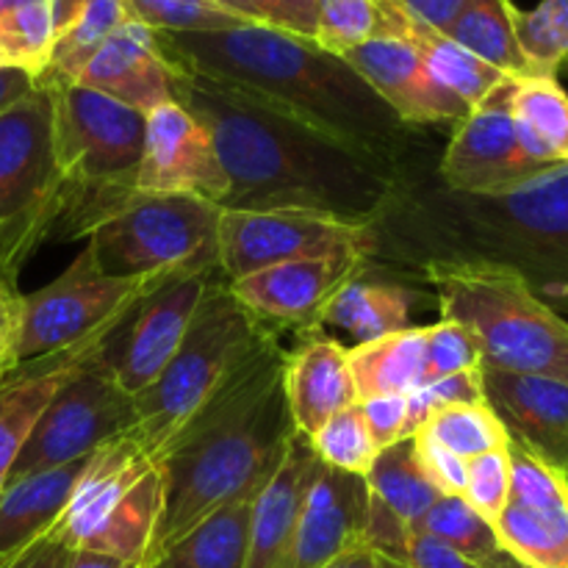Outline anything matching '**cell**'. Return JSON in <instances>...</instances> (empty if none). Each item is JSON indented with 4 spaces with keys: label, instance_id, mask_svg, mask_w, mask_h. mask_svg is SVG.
Wrapping results in <instances>:
<instances>
[{
    "label": "cell",
    "instance_id": "52a82bcc",
    "mask_svg": "<svg viewBox=\"0 0 568 568\" xmlns=\"http://www.w3.org/2000/svg\"><path fill=\"white\" fill-rule=\"evenodd\" d=\"M161 516L164 469L128 430L89 455L53 532L70 549L148 568Z\"/></svg>",
    "mask_w": 568,
    "mask_h": 568
},
{
    "label": "cell",
    "instance_id": "db71d44e",
    "mask_svg": "<svg viewBox=\"0 0 568 568\" xmlns=\"http://www.w3.org/2000/svg\"><path fill=\"white\" fill-rule=\"evenodd\" d=\"M205 3L216 6V9L227 11V14L239 17V20L244 22H261V17L255 14V9L247 3V0H205ZM261 26H264V22H261Z\"/></svg>",
    "mask_w": 568,
    "mask_h": 568
},
{
    "label": "cell",
    "instance_id": "f6af8a7d",
    "mask_svg": "<svg viewBox=\"0 0 568 568\" xmlns=\"http://www.w3.org/2000/svg\"><path fill=\"white\" fill-rule=\"evenodd\" d=\"M247 3L253 6L264 26L314 42L320 0H247Z\"/></svg>",
    "mask_w": 568,
    "mask_h": 568
},
{
    "label": "cell",
    "instance_id": "4fadbf2b",
    "mask_svg": "<svg viewBox=\"0 0 568 568\" xmlns=\"http://www.w3.org/2000/svg\"><path fill=\"white\" fill-rule=\"evenodd\" d=\"M510 94L514 78L499 83L455 125L436 172L444 186L460 194H499L552 170L532 161L521 148Z\"/></svg>",
    "mask_w": 568,
    "mask_h": 568
},
{
    "label": "cell",
    "instance_id": "9f6ffc18",
    "mask_svg": "<svg viewBox=\"0 0 568 568\" xmlns=\"http://www.w3.org/2000/svg\"><path fill=\"white\" fill-rule=\"evenodd\" d=\"M17 3H22V0H0V14H3V11H9V9H14Z\"/></svg>",
    "mask_w": 568,
    "mask_h": 568
},
{
    "label": "cell",
    "instance_id": "8d00e7d4",
    "mask_svg": "<svg viewBox=\"0 0 568 568\" xmlns=\"http://www.w3.org/2000/svg\"><path fill=\"white\" fill-rule=\"evenodd\" d=\"M308 442L322 464L331 466V469L349 471V475L361 477L369 475L372 464H375L377 453H381L375 447V442H372L369 430H366V422L358 403L338 410L336 416H331Z\"/></svg>",
    "mask_w": 568,
    "mask_h": 568
},
{
    "label": "cell",
    "instance_id": "ac0fdd59",
    "mask_svg": "<svg viewBox=\"0 0 568 568\" xmlns=\"http://www.w3.org/2000/svg\"><path fill=\"white\" fill-rule=\"evenodd\" d=\"M369 499L366 477L331 469L320 460L281 568H322L366 544Z\"/></svg>",
    "mask_w": 568,
    "mask_h": 568
},
{
    "label": "cell",
    "instance_id": "e575fe53",
    "mask_svg": "<svg viewBox=\"0 0 568 568\" xmlns=\"http://www.w3.org/2000/svg\"><path fill=\"white\" fill-rule=\"evenodd\" d=\"M419 436H427L430 442L442 444L444 449H449V453H455L464 460L494 453V449H505L510 444L508 430H505L503 422L497 419V414L486 403L455 405V408L438 410L422 427Z\"/></svg>",
    "mask_w": 568,
    "mask_h": 568
},
{
    "label": "cell",
    "instance_id": "30bf717a",
    "mask_svg": "<svg viewBox=\"0 0 568 568\" xmlns=\"http://www.w3.org/2000/svg\"><path fill=\"white\" fill-rule=\"evenodd\" d=\"M164 277H111L94 266L87 247L48 286L20 300V331L14 361L48 358L78 347L94 336L116 331L133 314L139 300Z\"/></svg>",
    "mask_w": 568,
    "mask_h": 568
},
{
    "label": "cell",
    "instance_id": "f1b7e54d",
    "mask_svg": "<svg viewBox=\"0 0 568 568\" xmlns=\"http://www.w3.org/2000/svg\"><path fill=\"white\" fill-rule=\"evenodd\" d=\"M358 403L372 397H408L425 386V327L383 336L377 342L347 347Z\"/></svg>",
    "mask_w": 568,
    "mask_h": 568
},
{
    "label": "cell",
    "instance_id": "74e56055",
    "mask_svg": "<svg viewBox=\"0 0 568 568\" xmlns=\"http://www.w3.org/2000/svg\"><path fill=\"white\" fill-rule=\"evenodd\" d=\"M128 20L155 33H216L253 26L205 0H122Z\"/></svg>",
    "mask_w": 568,
    "mask_h": 568
},
{
    "label": "cell",
    "instance_id": "3957f363",
    "mask_svg": "<svg viewBox=\"0 0 568 568\" xmlns=\"http://www.w3.org/2000/svg\"><path fill=\"white\" fill-rule=\"evenodd\" d=\"M155 33V31H153ZM178 67L231 83L270 109L405 172L410 128L344 59L270 26L216 33H155Z\"/></svg>",
    "mask_w": 568,
    "mask_h": 568
},
{
    "label": "cell",
    "instance_id": "6f0895ef",
    "mask_svg": "<svg viewBox=\"0 0 568 568\" xmlns=\"http://www.w3.org/2000/svg\"><path fill=\"white\" fill-rule=\"evenodd\" d=\"M9 64V59H6V53H3V48H0V67H6Z\"/></svg>",
    "mask_w": 568,
    "mask_h": 568
},
{
    "label": "cell",
    "instance_id": "9c48e42d",
    "mask_svg": "<svg viewBox=\"0 0 568 568\" xmlns=\"http://www.w3.org/2000/svg\"><path fill=\"white\" fill-rule=\"evenodd\" d=\"M55 189L53 98L37 83L0 114V275L9 281L37 244L50 239Z\"/></svg>",
    "mask_w": 568,
    "mask_h": 568
},
{
    "label": "cell",
    "instance_id": "cb8c5ba5",
    "mask_svg": "<svg viewBox=\"0 0 568 568\" xmlns=\"http://www.w3.org/2000/svg\"><path fill=\"white\" fill-rule=\"evenodd\" d=\"M381 33L403 39V42L425 61L427 70L433 72V78H436L442 87H447L453 94H458L469 109L480 105L499 83L508 81V75H503V72L494 70L491 64H486V61H480L477 55H471L469 50L460 48L458 42H453L447 33L427 26L425 20H419L416 14L405 11L403 6L392 3V0H381Z\"/></svg>",
    "mask_w": 568,
    "mask_h": 568
},
{
    "label": "cell",
    "instance_id": "ba28073f",
    "mask_svg": "<svg viewBox=\"0 0 568 568\" xmlns=\"http://www.w3.org/2000/svg\"><path fill=\"white\" fill-rule=\"evenodd\" d=\"M220 205L192 194L136 192L87 236L111 277H170L220 270Z\"/></svg>",
    "mask_w": 568,
    "mask_h": 568
},
{
    "label": "cell",
    "instance_id": "1f68e13d",
    "mask_svg": "<svg viewBox=\"0 0 568 568\" xmlns=\"http://www.w3.org/2000/svg\"><path fill=\"white\" fill-rule=\"evenodd\" d=\"M444 33L503 75H532L516 42L510 0H466L460 14Z\"/></svg>",
    "mask_w": 568,
    "mask_h": 568
},
{
    "label": "cell",
    "instance_id": "f5cc1de1",
    "mask_svg": "<svg viewBox=\"0 0 568 568\" xmlns=\"http://www.w3.org/2000/svg\"><path fill=\"white\" fill-rule=\"evenodd\" d=\"M64 568H139L125 560H116L111 555L92 552V549H70Z\"/></svg>",
    "mask_w": 568,
    "mask_h": 568
},
{
    "label": "cell",
    "instance_id": "ee69618b",
    "mask_svg": "<svg viewBox=\"0 0 568 568\" xmlns=\"http://www.w3.org/2000/svg\"><path fill=\"white\" fill-rule=\"evenodd\" d=\"M361 414H364L366 430L377 449H386L392 444L408 438V397H372L364 399Z\"/></svg>",
    "mask_w": 568,
    "mask_h": 568
},
{
    "label": "cell",
    "instance_id": "f546056e",
    "mask_svg": "<svg viewBox=\"0 0 568 568\" xmlns=\"http://www.w3.org/2000/svg\"><path fill=\"white\" fill-rule=\"evenodd\" d=\"M510 111L521 148L532 161L568 164V92L558 78H514Z\"/></svg>",
    "mask_w": 568,
    "mask_h": 568
},
{
    "label": "cell",
    "instance_id": "f907efd6",
    "mask_svg": "<svg viewBox=\"0 0 568 568\" xmlns=\"http://www.w3.org/2000/svg\"><path fill=\"white\" fill-rule=\"evenodd\" d=\"M33 89H37V78L31 72L14 64L0 67V114L9 111L14 103H20L22 98H28Z\"/></svg>",
    "mask_w": 568,
    "mask_h": 568
},
{
    "label": "cell",
    "instance_id": "9a60e30c",
    "mask_svg": "<svg viewBox=\"0 0 568 568\" xmlns=\"http://www.w3.org/2000/svg\"><path fill=\"white\" fill-rule=\"evenodd\" d=\"M227 189L214 139L192 111L172 100L144 116L136 192L192 194L222 205Z\"/></svg>",
    "mask_w": 568,
    "mask_h": 568
},
{
    "label": "cell",
    "instance_id": "ab89813d",
    "mask_svg": "<svg viewBox=\"0 0 568 568\" xmlns=\"http://www.w3.org/2000/svg\"><path fill=\"white\" fill-rule=\"evenodd\" d=\"M483 355L475 333L453 320H438L425 327V383L480 369Z\"/></svg>",
    "mask_w": 568,
    "mask_h": 568
},
{
    "label": "cell",
    "instance_id": "7dc6e473",
    "mask_svg": "<svg viewBox=\"0 0 568 568\" xmlns=\"http://www.w3.org/2000/svg\"><path fill=\"white\" fill-rule=\"evenodd\" d=\"M20 300L22 294L14 288V281L0 275V377L9 375L17 366L14 347L17 331H20Z\"/></svg>",
    "mask_w": 568,
    "mask_h": 568
},
{
    "label": "cell",
    "instance_id": "d6986e66",
    "mask_svg": "<svg viewBox=\"0 0 568 568\" xmlns=\"http://www.w3.org/2000/svg\"><path fill=\"white\" fill-rule=\"evenodd\" d=\"M344 61L408 128L433 125V122L458 125L471 111L458 94L442 87L425 61L397 37L377 33L361 48L349 50Z\"/></svg>",
    "mask_w": 568,
    "mask_h": 568
},
{
    "label": "cell",
    "instance_id": "4dcf8cb0",
    "mask_svg": "<svg viewBox=\"0 0 568 568\" xmlns=\"http://www.w3.org/2000/svg\"><path fill=\"white\" fill-rule=\"evenodd\" d=\"M366 483H369L372 499L397 516L399 525L408 532L419 530L427 510L442 497L422 469L414 438H403L381 449L366 475Z\"/></svg>",
    "mask_w": 568,
    "mask_h": 568
},
{
    "label": "cell",
    "instance_id": "484cf974",
    "mask_svg": "<svg viewBox=\"0 0 568 568\" xmlns=\"http://www.w3.org/2000/svg\"><path fill=\"white\" fill-rule=\"evenodd\" d=\"M414 292L394 281L372 277V261L349 277L331 297L320 316V327H333L353 342V347L410 327Z\"/></svg>",
    "mask_w": 568,
    "mask_h": 568
},
{
    "label": "cell",
    "instance_id": "83f0119b",
    "mask_svg": "<svg viewBox=\"0 0 568 568\" xmlns=\"http://www.w3.org/2000/svg\"><path fill=\"white\" fill-rule=\"evenodd\" d=\"M270 480V477H266ZM255 491L242 494L222 505L192 527L186 536L172 541L148 568H244L250 547V516Z\"/></svg>",
    "mask_w": 568,
    "mask_h": 568
},
{
    "label": "cell",
    "instance_id": "7c38bea8",
    "mask_svg": "<svg viewBox=\"0 0 568 568\" xmlns=\"http://www.w3.org/2000/svg\"><path fill=\"white\" fill-rule=\"evenodd\" d=\"M375 255V227L308 211H222L220 272L225 281L308 258Z\"/></svg>",
    "mask_w": 568,
    "mask_h": 568
},
{
    "label": "cell",
    "instance_id": "e0dca14e",
    "mask_svg": "<svg viewBox=\"0 0 568 568\" xmlns=\"http://www.w3.org/2000/svg\"><path fill=\"white\" fill-rule=\"evenodd\" d=\"M366 264L369 258H355V255L292 261L239 281H227V286L242 300L244 308L272 331L297 327V331L316 333L322 311L333 294Z\"/></svg>",
    "mask_w": 568,
    "mask_h": 568
},
{
    "label": "cell",
    "instance_id": "44dd1931",
    "mask_svg": "<svg viewBox=\"0 0 568 568\" xmlns=\"http://www.w3.org/2000/svg\"><path fill=\"white\" fill-rule=\"evenodd\" d=\"M172 78H175V70L164 50L159 48L155 33L128 20L100 44L75 83L148 116L159 105L175 100Z\"/></svg>",
    "mask_w": 568,
    "mask_h": 568
},
{
    "label": "cell",
    "instance_id": "f35d334b",
    "mask_svg": "<svg viewBox=\"0 0 568 568\" xmlns=\"http://www.w3.org/2000/svg\"><path fill=\"white\" fill-rule=\"evenodd\" d=\"M381 28V0H320L314 44L344 59L349 50L377 37Z\"/></svg>",
    "mask_w": 568,
    "mask_h": 568
},
{
    "label": "cell",
    "instance_id": "d4e9b609",
    "mask_svg": "<svg viewBox=\"0 0 568 568\" xmlns=\"http://www.w3.org/2000/svg\"><path fill=\"white\" fill-rule=\"evenodd\" d=\"M87 460L89 455L59 469L17 477L0 488V568L53 530Z\"/></svg>",
    "mask_w": 568,
    "mask_h": 568
},
{
    "label": "cell",
    "instance_id": "4316f807",
    "mask_svg": "<svg viewBox=\"0 0 568 568\" xmlns=\"http://www.w3.org/2000/svg\"><path fill=\"white\" fill-rule=\"evenodd\" d=\"M55 39L37 83H75L100 44L128 22L122 0H53Z\"/></svg>",
    "mask_w": 568,
    "mask_h": 568
},
{
    "label": "cell",
    "instance_id": "7bdbcfd3",
    "mask_svg": "<svg viewBox=\"0 0 568 568\" xmlns=\"http://www.w3.org/2000/svg\"><path fill=\"white\" fill-rule=\"evenodd\" d=\"M416 455H419V464L425 469L427 480L436 486V491L442 497H464L466 491V460L458 458L455 453L444 449L442 444L430 442L427 436H414Z\"/></svg>",
    "mask_w": 568,
    "mask_h": 568
},
{
    "label": "cell",
    "instance_id": "2e32d148",
    "mask_svg": "<svg viewBox=\"0 0 568 568\" xmlns=\"http://www.w3.org/2000/svg\"><path fill=\"white\" fill-rule=\"evenodd\" d=\"M216 272L220 270L170 275L139 300L133 314L128 316L131 325L120 355H114L116 381L131 397L142 394L178 353L189 322Z\"/></svg>",
    "mask_w": 568,
    "mask_h": 568
},
{
    "label": "cell",
    "instance_id": "6da1fadb",
    "mask_svg": "<svg viewBox=\"0 0 568 568\" xmlns=\"http://www.w3.org/2000/svg\"><path fill=\"white\" fill-rule=\"evenodd\" d=\"M172 70V94L209 128L225 170L222 211H308L375 227L408 178L231 83Z\"/></svg>",
    "mask_w": 568,
    "mask_h": 568
},
{
    "label": "cell",
    "instance_id": "681fc988",
    "mask_svg": "<svg viewBox=\"0 0 568 568\" xmlns=\"http://www.w3.org/2000/svg\"><path fill=\"white\" fill-rule=\"evenodd\" d=\"M392 3L403 6L405 11L425 20L427 26L438 28V31H447L455 17L460 14V9L466 6V0H392Z\"/></svg>",
    "mask_w": 568,
    "mask_h": 568
},
{
    "label": "cell",
    "instance_id": "7a4b0ae2",
    "mask_svg": "<svg viewBox=\"0 0 568 568\" xmlns=\"http://www.w3.org/2000/svg\"><path fill=\"white\" fill-rule=\"evenodd\" d=\"M399 270L477 261L514 272L538 300L568 314V164L499 194H460L408 175L375 225V255Z\"/></svg>",
    "mask_w": 568,
    "mask_h": 568
},
{
    "label": "cell",
    "instance_id": "7402d4cb",
    "mask_svg": "<svg viewBox=\"0 0 568 568\" xmlns=\"http://www.w3.org/2000/svg\"><path fill=\"white\" fill-rule=\"evenodd\" d=\"M283 392L294 430L311 438L331 416L358 403L347 347L331 336L311 333L308 342L286 353Z\"/></svg>",
    "mask_w": 568,
    "mask_h": 568
},
{
    "label": "cell",
    "instance_id": "836d02e7",
    "mask_svg": "<svg viewBox=\"0 0 568 568\" xmlns=\"http://www.w3.org/2000/svg\"><path fill=\"white\" fill-rule=\"evenodd\" d=\"M514 33L532 75L558 78L568 64V0H538L527 11L514 6Z\"/></svg>",
    "mask_w": 568,
    "mask_h": 568
},
{
    "label": "cell",
    "instance_id": "8fae6325",
    "mask_svg": "<svg viewBox=\"0 0 568 568\" xmlns=\"http://www.w3.org/2000/svg\"><path fill=\"white\" fill-rule=\"evenodd\" d=\"M116 333L100 344L50 399L26 447L17 455L9 480L87 458L105 442L136 425L133 397L116 381L114 347H111Z\"/></svg>",
    "mask_w": 568,
    "mask_h": 568
},
{
    "label": "cell",
    "instance_id": "d6a6232c",
    "mask_svg": "<svg viewBox=\"0 0 568 568\" xmlns=\"http://www.w3.org/2000/svg\"><path fill=\"white\" fill-rule=\"evenodd\" d=\"M475 568H491L503 558V544L486 516L477 514L464 497H438L419 527Z\"/></svg>",
    "mask_w": 568,
    "mask_h": 568
},
{
    "label": "cell",
    "instance_id": "5bb4252c",
    "mask_svg": "<svg viewBox=\"0 0 568 568\" xmlns=\"http://www.w3.org/2000/svg\"><path fill=\"white\" fill-rule=\"evenodd\" d=\"M510 491L494 530L530 568H568V477L510 442Z\"/></svg>",
    "mask_w": 568,
    "mask_h": 568
},
{
    "label": "cell",
    "instance_id": "bcb514c9",
    "mask_svg": "<svg viewBox=\"0 0 568 568\" xmlns=\"http://www.w3.org/2000/svg\"><path fill=\"white\" fill-rule=\"evenodd\" d=\"M405 568H475L469 560L460 558L455 549H449L447 544H442L438 538L427 536V532L416 530L408 536L405 544Z\"/></svg>",
    "mask_w": 568,
    "mask_h": 568
},
{
    "label": "cell",
    "instance_id": "60d3db41",
    "mask_svg": "<svg viewBox=\"0 0 568 568\" xmlns=\"http://www.w3.org/2000/svg\"><path fill=\"white\" fill-rule=\"evenodd\" d=\"M483 403H486V388H483L480 369L458 372V375L425 383L414 394H408V438H414L438 410Z\"/></svg>",
    "mask_w": 568,
    "mask_h": 568
},
{
    "label": "cell",
    "instance_id": "5b68a950",
    "mask_svg": "<svg viewBox=\"0 0 568 568\" xmlns=\"http://www.w3.org/2000/svg\"><path fill=\"white\" fill-rule=\"evenodd\" d=\"M277 338L231 292L222 272L211 277L181 347L159 377L133 397L136 425L131 436L153 460L205 403L225 392L266 344Z\"/></svg>",
    "mask_w": 568,
    "mask_h": 568
},
{
    "label": "cell",
    "instance_id": "d590c367",
    "mask_svg": "<svg viewBox=\"0 0 568 568\" xmlns=\"http://www.w3.org/2000/svg\"><path fill=\"white\" fill-rule=\"evenodd\" d=\"M53 0H22L0 14V48L9 64L39 78L53 50Z\"/></svg>",
    "mask_w": 568,
    "mask_h": 568
},
{
    "label": "cell",
    "instance_id": "c3c4849f",
    "mask_svg": "<svg viewBox=\"0 0 568 568\" xmlns=\"http://www.w3.org/2000/svg\"><path fill=\"white\" fill-rule=\"evenodd\" d=\"M67 555H70V547L50 530L48 536H42L37 544H31L26 552L17 555L6 568H64Z\"/></svg>",
    "mask_w": 568,
    "mask_h": 568
},
{
    "label": "cell",
    "instance_id": "ffe728a7",
    "mask_svg": "<svg viewBox=\"0 0 568 568\" xmlns=\"http://www.w3.org/2000/svg\"><path fill=\"white\" fill-rule=\"evenodd\" d=\"M486 405L508 438L568 477V383L480 366Z\"/></svg>",
    "mask_w": 568,
    "mask_h": 568
},
{
    "label": "cell",
    "instance_id": "11a10c76",
    "mask_svg": "<svg viewBox=\"0 0 568 568\" xmlns=\"http://www.w3.org/2000/svg\"><path fill=\"white\" fill-rule=\"evenodd\" d=\"M491 568H530V566H525L521 560H516L510 552H503V558H499Z\"/></svg>",
    "mask_w": 568,
    "mask_h": 568
},
{
    "label": "cell",
    "instance_id": "816d5d0a",
    "mask_svg": "<svg viewBox=\"0 0 568 568\" xmlns=\"http://www.w3.org/2000/svg\"><path fill=\"white\" fill-rule=\"evenodd\" d=\"M322 568H405V566L397 564V560L386 558V555L377 552V549H372L369 544H361V547L338 555L336 560H331V564Z\"/></svg>",
    "mask_w": 568,
    "mask_h": 568
},
{
    "label": "cell",
    "instance_id": "277c9868",
    "mask_svg": "<svg viewBox=\"0 0 568 568\" xmlns=\"http://www.w3.org/2000/svg\"><path fill=\"white\" fill-rule=\"evenodd\" d=\"M283 366L286 349L275 338L172 438L159 460L164 516L148 566L205 516L264 486L281 464L297 433L283 392Z\"/></svg>",
    "mask_w": 568,
    "mask_h": 568
},
{
    "label": "cell",
    "instance_id": "603a6c76",
    "mask_svg": "<svg viewBox=\"0 0 568 568\" xmlns=\"http://www.w3.org/2000/svg\"><path fill=\"white\" fill-rule=\"evenodd\" d=\"M316 464L320 458L308 438L294 433L288 438L281 464L255 494L253 516H250L247 566L244 568H281Z\"/></svg>",
    "mask_w": 568,
    "mask_h": 568
},
{
    "label": "cell",
    "instance_id": "8992f818",
    "mask_svg": "<svg viewBox=\"0 0 568 568\" xmlns=\"http://www.w3.org/2000/svg\"><path fill=\"white\" fill-rule=\"evenodd\" d=\"M410 272L433 286L442 320L475 333L483 366L568 383V322L514 272L477 261H425Z\"/></svg>",
    "mask_w": 568,
    "mask_h": 568
},
{
    "label": "cell",
    "instance_id": "b9f144b4",
    "mask_svg": "<svg viewBox=\"0 0 568 568\" xmlns=\"http://www.w3.org/2000/svg\"><path fill=\"white\" fill-rule=\"evenodd\" d=\"M510 491V455L508 447L494 449V453L477 455L466 460V491L464 499L486 516L488 521H497L499 510L508 503Z\"/></svg>",
    "mask_w": 568,
    "mask_h": 568
}]
</instances>
